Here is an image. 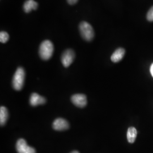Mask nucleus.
<instances>
[{
    "instance_id": "5",
    "label": "nucleus",
    "mask_w": 153,
    "mask_h": 153,
    "mask_svg": "<svg viewBox=\"0 0 153 153\" xmlns=\"http://www.w3.org/2000/svg\"><path fill=\"white\" fill-rule=\"evenodd\" d=\"M75 58L74 52L72 49H67L62 53L61 62L64 67L68 68L71 65Z\"/></svg>"
},
{
    "instance_id": "9",
    "label": "nucleus",
    "mask_w": 153,
    "mask_h": 153,
    "mask_svg": "<svg viewBox=\"0 0 153 153\" xmlns=\"http://www.w3.org/2000/svg\"><path fill=\"white\" fill-rule=\"evenodd\" d=\"M126 53L125 49L123 48H119L116 49L111 57V61L114 62H118L123 59Z\"/></svg>"
},
{
    "instance_id": "3",
    "label": "nucleus",
    "mask_w": 153,
    "mask_h": 153,
    "mask_svg": "<svg viewBox=\"0 0 153 153\" xmlns=\"http://www.w3.org/2000/svg\"><path fill=\"white\" fill-rule=\"evenodd\" d=\"M80 33L82 38L85 40L90 42L94 37V31L93 27L90 24L86 22H82L79 26Z\"/></svg>"
},
{
    "instance_id": "17",
    "label": "nucleus",
    "mask_w": 153,
    "mask_h": 153,
    "mask_svg": "<svg viewBox=\"0 0 153 153\" xmlns=\"http://www.w3.org/2000/svg\"><path fill=\"white\" fill-rule=\"evenodd\" d=\"M71 153H79V152H78V151H76H76H73V152H71Z\"/></svg>"
},
{
    "instance_id": "16",
    "label": "nucleus",
    "mask_w": 153,
    "mask_h": 153,
    "mask_svg": "<svg viewBox=\"0 0 153 153\" xmlns=\"http://www.w3.org/2000/svg\"><path fill=\"white\" fill-rule=\"evenodd\" d=\"M150 73L152 74V76L153 77V63L152 64V65L150 66Z\"/></svg>"
},
{
    "instance_id": "6",
    "label": "nucleus",
    "mask_w": 153,
    "mask_h": 153,
    "mask_svg": "<svg viewBox=\"0 0 153 153\" xmlns=\"http://www.w3.org/2000/svg\"><path fill=\"white\" fill-rule=\"evenodd\" d=\"M71 100L73 104L80 108L85 107L88 103L86 96L84 94H78L73 95L71 97Z\"/></svg>"
},
{
    "instance_id": "12",
    "label": "nucleus",
    "mask_w": 153,
    "mask_h": 153,
    "mask_svg": "<svg viewBox=\"0 0 153 153\" xmlns=\"http://www.w3.org/2000/svg\"><path fill=\"white\" fill-rule=\"evenodd\" d=\"M8 119V111L5 107L2 106L0 108V124L4 126Z\"/></svg>"
},
{
    "instance_id": "8",
    "label": "nucleus",
    "mask_w": 153,
    "mask_h": 153,
    "mask_svg": "<svg viewBox=\"0 0 153 153\" xmlns=\"http://www.w3.org/2000/svg\"><path fill=\"white\" fill-rule=\"evenodd\" d=\"M46 102V99L37 93H33L30 99V103L32 106H37L40 104H43Z\"/></svg>"
},
{
    "instance_id": "10",
    "label": "nucleus",
    "mask_w": 153,
    "mask_h": 153,
    "mask_svg": "<svg viewBox=\"0 0 153 153\" xmlns=\"http://www.w3.org/2000/svg\"><path fill=\"white\" fill-rule=\"evenodd\" d=\"M38 7V4L33 0L26 1L23 5L24 11L28 13L32 10H36Z\"/></svg>"
},
{
    "instance_id": "15",
    "label": "nucleus",
    "mask_w": 153,
    "mask_h": 153,
    "mask_svg": "<svg viewBox=\"0 0 153 153\" xmlns=\"http://www.w3.org/2000/svg\"><path fill=\"white\" fill-rule=\"evenodd\" d=\"M78 1V0H67V2L70 5H74Z\"/></svg>"
},
{
    "instance_id": "11",
    "label": "nucleus",
    "mask_w": 153,
    "mask_h": 153,
    "mask_svg": "<svg viewBox=\"0 0 153 153\" xmlns=\"http://www.w3.org/2000/svg\"><path fill=\"white\" fill-rule=\"evenodd\" d=\"M137 131L136 129L134 127H130L128 128L127 131V139L129 143H134L137 137Z\"/></svg>"
},
{
    "instance_id": "14",
    "label": "nucleus",
    "mask_w": 153,
    "mask_h": 153,
    "mask_svg": "<svg viewBox=\"0 0 153 153\" xmlns=\"http://www.w3.org/2000/svg\"><path fill=\"white\" fill-rule=\"evenodd\" d=\"M146 18L149 22H153V6L148 11Z\"/></svg>"
},
{
    "instance_id": "4",
    "label": "nucleus",
    "mask_w": 153,
    "mask_h": 153,
    "mask_svg": "<svg viewBox=\"0 0 153 153\" xmlns=\"http://www.w3.org/2000/svg\"><path fill=\"white\" fill-rule=\"evenodd\" d=\"M16 150L18 153H36L34 148L28 146L26 140L21 138L16 143Z\"/></svg>"
},
{
    "instance_id": "1",
    "label": "nucleus",
    "mask_w": 153,
    "mask_h": 153,
    "mask_svg": "<svg viewBox=\"0 0 153 153\" xmlns=\"http://www.w3.org/2000/svg\"><path fill=\"white\" fill-rule=\"evenodd\" d=\"M54 47L52 43L48 40L43 41L39 47V55L42 59L48 60L51 59L53 53Z\"/></svg>"
},
{
    "instance_id": "13",
    "label": "nucleus",
    "mask_w": 153,
    "mask_h": 153,
    "mask_svg": "<svg viewBox=\"0 0 153 153\" xmlns=\"http://www.w3.org/2000/svg\"><path fill=\"white\" fill-rule=\"evenodd\" d=\"M9 39V35L8 33L5 31H1L0 33V42L2 43H5Z\"/></svg>"
},
{
    "instance_id": "2",
    "label": "nucleus",
    "mask_w": 153,
    "mask_h": 153,
    "mask_svg": "<svg viewBox=\"0 0 153 153\" xmlns=\"http://www.w3.org/2000/svg\"><path fill=\"white\" fill-rule=\"evenodd\" d=\"M25 79V70L22 67H19L16 71L13 78L12 85L13 88L16 91H20L23 87Z\"/></svg>"
},
{
    "instance_id": "7",
    "label": "nucleus",
    "mask_w": 153,
    "mask_h": 153,
    "mask_svg": "<svg viewBox=\"0 0 153 153\" xmlns=\"http://www.w3.org/2000/svg\"><path fill=\"white\" fill-rule=\"evenodd\" d=\"M53 128L56 131H64L69 128V123L62 118L56 119L53 123Z\"/></svg>"
}]
</instances>
